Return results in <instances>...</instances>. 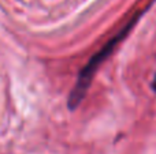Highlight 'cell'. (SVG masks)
<instances>
[{
    "label": "cell",
    "instance_id": "6da1fadb",
    "mask_svg": "<svg viewBox=\"0 0 156 154\" xmlns=\"http://www.w3.org/2000/svg\"><path fill=\"white\" fill-rule=\"evenodd\" d=\"M138 16H140V14H137L132 21H129V23H127L126 26H125L123 29H122L121 32L112 38V40L108 41V42L105 44L99 52H96V53L90 57V60L86 63L85 67L80 71L77 82L74 83V87H73V90H71L70 95H69V100H67V105L71 111H74V109L81 105V102L83 101L86 93H88L89 86H90L92 81H93V78H94L96 71L99 70L100 65H101L103 63L111 56V53H112L114 49L116 48V45L121 42V40H123V38L127 35V33L130 32V29L136 25Z\"/></svg>",
    "mask_w": 156,
    "mask_h": 154
},
{
    "label": "cell",
    "instance_id": "7a4b0ae2",
    "mask_svg": "<svg viewBox=\"0 0 156 154\" xmlns=\"http://www.w3.org/2000/svg\"><path fill=\"white\" fill-rule=\"evenodd\" d=\"M152 89H154V92L156 93V72H155V76H154V81H152Z\"/></svg>",
    "mask_w": 156,
    "mask_h": 154
}]
</instances>
